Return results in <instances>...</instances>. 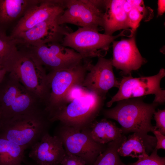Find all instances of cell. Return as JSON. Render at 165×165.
<instances>
[{
    "label": "cell",
    "mask_w": 165,
    "mask_h": 165,
    "mask_svg": "<svg viewBox=\"0 0 165 165\" xmlns=\"http://www.w3.org/2000/svg\"><path fill=\"white\" fill-rule=\"evenodd\" d=\"M1 111H0V119L1 118Z\"/></svg>",
    "instance_id": "cell-34"
},
{
    "label": "cell",
    "mask_w": 165,
    "mask_h": 165,
    "mask_svg": "<svg viewBox=\"0 0 165 165\" xmlns=\"http://www.w3.org/2000/svg\"><path fill=\"white\" fill-rule=\"evenodd\" d=\"M36 0H0V28L23 15Z\"/></svg>",
    "instance_id": "cell-20"
},
{
    "label": "cell",
    "mask_w": 165,
    "mask_h": 165,
    "mask_svg": "<svg viewBox=\"0 0 165 165\" xmlns=\"http://www.w3.org/2000/svg\"><path fill=\"white\" fill-rule=\"evenodd\" d=\"M0 66H2V65H1V62L0 61Z\"/></svg>",
    "instance_id": "cell-33"
},
{
    "label": "cell",
    "mask_w": 165,
    "mask_h": 165,
    "mask_svg": "<svg viewBox=\"0 0 165 165\" xmlns=\"http://www.w3.org/2000/svg\"><path fill=\"white\" fill-rule=\"evenodd\" d=\"M156 139L155 148L157 150L160 149H165V136L157 130L153 131Z\"/></svg>",
    "instance_id": "cell-28"
},
{
    "label": "cell",
    "mask_w": 165,
    "mask_h": 165,
    "mask_svg": "<svg viewBox=\"0 0 165 165\" xmlns=\"http://www.w3.org/2000/svg\"><path fill=\"white\" fill-rule=\"evenodd\" d=\"M157 16H162L165 11V1L159 0L158 2Z\"/></svg>",
    "instance_id": "cell-29"
},
{
    "label": "cell",
    "mask_w": 165,
    "mask_h": 165,
    "mask_svg": "<svg viewBox=\"0 0 165 165\" xmlns=\"http://www.w3.org/2000/svg\"><path fill=\"white\" fill-rule=\"evenodd\" d=\"M1 62L7 72L16 78L45 105L50 94L47 74L30 51H19L16 48Z\"/></svg>",
    "instance_id": "cell-1"
},
{
    "label": "cell",
    "mask_w": 165,
    "mask_h": 165,
    "mask_svg": "<svg viewBox=\"0 0 165 165\" xmlns=\"http://www.w3.org/2000/svg\"><path fill=\"white\" fill-rule=\"evenodd\" d=\"M32 48L30 51L43 66L50 71L71 68L85 59L73 49L59 42L49 43Z\"/></svg>",
    "instance_id": "cell-11"
},
{
    "label": "cell",
    "mask_w": 165,
    "mask_h": 165,
    "mask_svg": "<svg viewBox=\"0 0 165 165\" xmlns=\"http://www.w3.org/2000/svg\"><path fill=\"white\" fill-rule=\"evenodd\" d=\"M90 59L68 68L50 70L47 74L50 91L45 110L50 115L61 105L68 91L74 86L82 84L87 71Z\"/></svg>",
    "instance_id": "cell-6"
},
{
    "label": "cell",
    "mask_w": 165,
    "mask_h": 165,
    "mask_svg": "<svg viewBox=\"0 0 165 165\" xmlns=\"http://www.w3.org/2000/svg\"><path fill=\"white\" fill-rule=\"evenodd\" d=\"M154 119L156 122L155 127L156 130L162 134H165V110L158 109L154 113Z\"/></svg>",
    "instance_id": "cell-27"
},
{
    "label": "cell",
    "mask_w": 165,
    "mask_h": 165,
    "mask_svg": "<svg viewBox=\"0 0 165 165\" xmlns=\"http://www.w3.org/2000/svg\"><path fill=\"white\" fill-rule=\"evenodd\" d=\"M59 17L40 23L21 32L14 38L18 43L32 47L51 42L61 43L64 36L73 31L66 24H59Z\"/></svg>",
    "instance_id": "cell-13"
},
{
    "label": "cell",
    "mask_w": 165,
    "mask_h": 165,
    "mask_svg": "<svg viewBox=\"0 0 165 165\" xmlns=\"http://www.w3.org/2000/svg\"><path fill=\"white\" fill-rule=\"evenodd\" d=\"M98 58L94 65L90 60L89 61L82 85L87 90L105 98L106 94L111 88H119V81L114 74L112 58Z\"/></svg>",
    "instance_id": "cell-14"
},
{
    "label": "cell",
    "mask_w": 165,
    "mask_h": 165,
    "mask_svg": "<svg viewBox=\"0 0 165 165\" xmlns=\"http://www.w3.org/2000/svg\"><path fill=\"white\" fill-rule=\"evenodd\" d=\"M44 109L42 102L14 76L7 72L0 83V119Z\"/></svg>",
    "instance_id": "cell-5"
},
{
    "label": "cell",
    "mask_w": 165,
    "mask_h": 165,
    "mask_svg": "<svg viewBox=\"0 0 165 165\" xmlns=\"http://www.w3.org/2000/svg\"><path fill=\"white\" fill-rule=\"evenodd\" d=\"M105 98L86 89L81 95L49 115V119L51 123L58 121L82 130L96 120Z\"/></svg>",
    "instance_id": "cell-4"
},
{
    "label": "cell",
    "mask_w": 165,
    "mask_h": 165,
    "mask_svg": "<svg viewBox=\"0 0 165 165\" xmlns=\"http://www.w3.org/2000/svg\"><path fill=\"white\" fill-rule=\"evenodd\" d=\"M158 105L145 103L141 97L130 98L117 102L115 107L103 111L106 119L115 120L121 125L123 134L147 133L156 130L151 120Z\"/></svg>",
    "instance_id": "cell-3"
},
{
    "label": "cell",
    "mask_w": 165,
    "mask_h": 165,
    "mask_svg": "<svg viewBox=\"0 0 165 165\" xmlns=\"http://www.w3.org/2000/svg\"><path fill=\"white\" fill-rule=\"evenodd\" d=\"M165 76V70L161 68L158 74L150 76L134 77L131 74L124 76L119 81L117 92L106 103L108 107L116 102L130 98L154 94L153 102L158 104L165 101V90L160 86V82Z\"/></svg>",
    "instance_id": "cell-8"
},
{
    "label": "cell",
    "mask_w": 165,
    "mask_h": 165,
    "mask_svg": "<svg viewBox=\"0 0 165 165\" xmlns=\"http://www.w3.org/2000/svg\"><path fill=\"white\" fill-rule=\"evenodd\" d=\"M145 13L144 5L137 7H133L127 14L129 27L131 28V31L134 33L139 25L141 20L144 18Z\"/></svg>",
    "instance_id": "cell-24"
},
{
    "label": "cell",
    "mask_w": 165,
    "mask_h": 165,
    "mask_svg": "<svg viewBox=\"0 0 165 165\" xmlns=\"http://www.w3.org/2000/svg\"><path fill=\"white\" fill-rule=\"evenodd\" d=\"M29 157L39 165L60 164L66 154L63 144L56 136L45 134L30 148Z\"/></svg>",
    "instance_id": "cell-16"
},
{
    "label": "cell",
    "mask_w": 165,
    "mask_h": 165,
    "mask_svg": "<svg viewBox=\"0 0 165 165\" xmlns=\"http://www.w3.org/2000/svg\"><path fill=\"white\" fill-rule=\"evenodd\" d=\"M157 150L155 148L150 155L139 158L135 162L127 165H165V157L159 156Z\"/></svg>",
    "instance_id": "cell-25"
},
{
    "label": "cell",
    "mask_w": 165,
    "mask_h": 165,
    "mask_svg": "<svg viewBox=\"0 0 165 165\" xmlns=\"http://www.w3.org/2000/svg\"><path fill=\"white\" fill-rule=\"evenodd\" d=\"M155 136L147 133H134L130 135L118 149L119 156L138 159L149 155L155 148Z\"/></svg>",
    "instance_id": "cell-17"
},
{
    "label": "cell",
    "mask_w": 165,
    "mask_h": 165,
    "mask_svg": "<svg viewBox=\"0 0 165 165\" xmlns=\"http://www.w3.org/2000/svg\"><path fill=\"white\" fill-rule=\"evenodd\" d=\"M124 31L113 36L90 28L79 27L75 31L67 34L61 44L73 49L84 59L104 57L110 44L118 37L124 36Z\"/></svg>",
    "instance_id": "cell-9"
},
{
    "label": "cell",
    "mask_w": 165,
    "mask_h": 165,
    "mask_svg": "<svg viewBox=\"0 0 165 165\" xmlns=\"http://www.w3.org/2000/svg\"><path fill=\"white\" fill-rule=\"evenodd\" d=\"M79 165H87L85 163H83Z\"/></svg>",
    "instance_id": "cell-32"
},
{
    "label": "cell",
    "mask_w": 165,
    "mask_h": 165,
    "mask_svg": "<svg viewBox=\"0 0 165 165\" xmlns=\"http://www.w3.org/2000/svg\"><path fill=\"white\" fill-rule=\"evenodd\" d=\"M113 66L120 70L125 75L139 69L146 62L136 46L135 35L128 39L112 42Z\"/></svg>",
    "instance_id": "cell-15"
},
{
    "label": "cell",
    "mask_w": 165,
    "mask_h": 165,
    "mask_svg": "<svg viewBox=\"0 0 165 165\" xmlns=\"http://www.w3.org/2000/svg\"><path fill=\"white\" fill-rule=\"evenodd\" d=\"M54 135L62 142L66 152L77 156L87 165H93L106 144L93 140L84 130H79L59 123Z\"/></svg>",
    "instance_id": "cell-10"
},
{
    "label": "cell",
    "mask_w": 165,
    "mask_h": 165,
    "mask_svg": "<svg viewBox=\"0 0 165 165\" xmlns=\"http://www.w3.org/2000/svg\"><path fill=\"white\" fill-rule=\"evenodd\" d=\"M7 72L6 70L2 66H0V83L3 79Z\"/></svg>",
    "instance_id": "cell-30"
},
{
    "label": "cell",
    "mask_w": 165,
    "mask_h": 165,
    "mask_svg": "<svg viewBox=\"0 0 165 165\" xmlns=\"http://www.w3.org/2000/svg\"><path fill=\"white\" fill-rule=\"evenodd\" d=\"M127 137L123 134L106 144L105 150L97 157L93 165H127L120 158L118 150Z\"/></svg>",
    "instance_id": "cell-22"
},
{
    "label": "cell",
    "mask_w": 165,
    "mask_h": 165,
    "mask_svg": "<svg viewBox=\"0 0 165 165\" xmlns=\"http://www.w3.org/2000/svg\"><path fill=\"white\" fill-rule=\"evenodd\" d=\"M51 123L44 109L0 119V137L26 150L49 132Z\"/></svg>",
    "instance_id": "cell-2"
},
{
    "label": "cell",
    "mask_w": 165,
    "mask_h": 165,
    "mask_svg": "<svg viewBox=\"0 0 165 165\" xmlns=\"http://www.w3.org/2000/svg\"><path fill=\"white\" fill-rule=\"evenodd\" d=\"M84 130L92 139L101 144H107L120 137L123 133L115 123L104 118L95 120Z\"/></svg>",
    "instance_id": "cell-19"
},
{
    "label": "cell",
    "mask_w": 165,
    "mask_h": 165,
    "mask_svg": "<svg viewBox=\"0 0 165 165\" xmlns=\"http://www.w3.org/2000/svg\"><path fill=\"white\" fill-rule=\"evenodd\" d=\"M65 6L58 18L59 24H71L98 32L103 30L105 0H65Z\"/></svg>",
    "instance_id": "cell-7"
},
{
    "label": "cell",
    "mask_w": 165,
    "mask_h": 165,
    "mask_svg": "<svg viewBox=\"0 0 165 165\" xmlns=\"http://www.w3.org/2000/svg\"><path fill=\"white\" fill-rule=\"evenodd\" d=\"M17 40L6 35L4 31L0 29V61L2 60L16 49Z\"/></svg>",
    "instance_id": "cell-23"
},
{
    "label": "cell",
    "mask_w": 165,
    "mask_h": 165,
    "mask_svg": "<svg viewBox=\"0 0 165 165\" xmlns=\"http://www.w3.org/2000/svg\"><path fill=\"white\" fill-rule=\"evenodd\" d=\"M25 150L14 142L0 137V165H22Z\"/></svg>",
    "instance_id": "cell-21"
},
{
    "label": "cell",
    "mask_w": 165,
    "mask_h": 165,
    "mask_svg": "<svg viewBox=\"0 0 165 165\" xmlns=\"http://www.w3.org/2000/svg\"><path fill=\"white\" fill-rule=\"evenodd\" d=\"M86 89L83 86L82 84L76 85L73 86L68 91L61 105L56 110L63 105L71 101L74 98L81 95Z\"/></svg>",
    "instance_id": "cell-26"
},
{
    "label": "cell",
    "mask_w": 165,
    "mask_h": 165,
    "mask_svg": "<svg viewBox=\"0 0 165 165\" xmlns=\"http://www.w3.org/2000/svg\"><path fill=\"white\" fill-rule=\"evenodd\" d=\"M125 0H105L103 18L104 34L112 36L117 31L129 27L127 14L124 8Z\"/></svg>",
    "instance_id": "cell-18"
},
{
    "label": "cell",
    "mask_w": 165,
    "mask_h": 165,
    "mask_svg": "<svg viewBox=\"0 0 165 165\" xmlns=\"http://www.w3.org/2000/svg\"><path fill=\"white\" fill-rule=\"evenodd\" d=\"M65 7V0H36L24 13L10 36L14 38L40 23L58 17Z\"/></svg>",
    "instance_id": "cell-12"
},
{
    "label": "cell",
    "mask_w": 165,
    "mask_h": 165,
    "mask_svg": "<svg viewBox=\"0 0 165 165\" xmlns=\"http://www.w3.org/2000/svg\"><path fill=\"white\" fill-rule=\"evenodd\" d=\"M29 165H39L37 164V163L34 162V163H31V164H29ZM55 165H61V164H58Z\"/></svg>",
    "instance_id": "cell-31"
}]
</instances>
